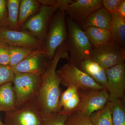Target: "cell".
I'll return each instance as SVG.
<instances>
[{
  "mask_svg": "<svg viewBox=\"0 0 125 125\" xmlns=\"http://www.w3.org/2000/svg\"><path fill=\"white\" fill-rule=\"evenodd\" d=\"M108 102L113 125H125V108L121 99Z\"/></svg>",
  "mask_w": 125,
  "mask_h": 125,
  "instance_id": "ffe728a7",
  "label": "cell"
},
{
  "mask_svg": "<svg viewBox=\"0 0 125 125\" xmlns=\"http://www.w3.org/2000/svg\"><path fill=\"white\" fill-rule=\"evenodd\" d=\"M78 68L106 89L107 79L105 70L97 62L90 59L81 62Z\"/></svg>",
  "mask_w": 125,
  "mask_h": 125,
  "instance_id": "9a60e30c",
  "label": "cell"
},
{
  "mask_svg": "<svg viewBox=\"0 0 125 125\" xmlns=\"http://www.w3.org/2000/svg\"><path fill=\"white\" fill-rule=\"evenodd\" d=\"M111 14L112 21L110 31L112 39L125 49V19L117 13Z\"/></svg>",
  "mask_w": 125,
  "mask_h": 125,
  "instance_id": "e0dca14e",
  "label": "cell"
},
{
  "mask_svg": "<svg viewBox=\"0 0 125 125\" xmlns=\"http://www.w3.org/2000/svg\"><path fill=\"white\" fill-rule=\"evenodd\" d=\"M122 0H103V7L111 14L117 13Z\"/></svg>",
  "mask_w": 125,
  "mask_h": 125,
  "instance_id": "f1b7e54d",
  "label": "cell"
},
{
  "mask_svg": "<svg viewBox=\"0 0 125 125\" xmlns=\"http://www.w3.org/2000/svg\"><path fill=\"white\" fill-rule=\"evenodd\" d=\"M52 61L43 50H37L12 68L15 74L29 73L41 76Z\"/></svg>",
  "mask_w": 125,
  "mask_h": 125,
  "instance_id": "8fae6325",
  "label": "cell"
},
{
  "mask_svg": "<svg viewBox=\"0 0 125 125\" xmlns=\"http://www.w3.org/2000/svg\"><path fill=\"white\" fill-rule=\"evenodd\" d=\"M8 26L7 0H0V28Z\"/></svg>",
  "mask_w": 125,
  "mask_h": 125,
  "instance_id": "83f0119b",
  "label": "cell"
},
{
  "mask_svg": "<svg viewBox=\"0 0 125 125\" xmlns=\"http://www.w3.org/2000/svg\"><path fill=\"white\" fill-rule=\"evenodd\" d=\"M111 21V14L103 7L94 12L80 26L83 30L93 27L110 30Z\"/></svg>",
  "mask_w": 125,
  "mask_h": 125,
  "instance_id": "5bb4252c",
  "label": "cell"
},
{
  "mask_svg": "<svg viewBox=\"0 0 125 125\" xmlns=\"http://www.w3.org/2000/svg\"><path fill=\"white\" fill-rule=\"evenodd\" d=\"M3 45H4V44H3Z\"/></svg>",
  "mask_w": 125,
  "mask_h": 125,
  "instance_id": "836d02e7",
  "label": "cell"
},
{
  "mask_svg": "<svg viewBox=\"0 0 125 125\" xmlns=\"http://www.w3.org/2000/svg\"><path fill=\"white\" fill-rule=\"evenodd\" d=\"M64 11L58 10L49 23L43 51L52 60L57 49L65 43L67 37Z\"/></svg>",
  "mask_w": 125,
  "mask_h": 125,
  "instance_id": "3957f363",
  "label": "cell"
},
{
  "mask_svg": "<svg viewBox=\"0 0 125 125\" xmlns=\"http://www.w3.org/2000/svg\"><path fill=\"white\" fill-rule=\"evenodd\" d=\"M5 44V43H4L1 42H0V46H1L3 44Z\"/></svg>",
  "mask_w": 125,
  "mask_h": 125,
  "instance_id": "d6a6232c",
  "label": "cell"
},
{
  "mask_svg": "<svg viewBox=\"0 0 125 125\" xmlns=\"http://www.w3.org/2000/svg\"><path fill=\"white\" fill-rule=\"evenodd\" d=\"M41 4L38 0H20L19 10V30L28 19L38 12Z\"/></svg>",
  "mask_w": 125,
  "mask_h": 125,
  "instance_id": "d6986e66",
  "label": "cell"
},
{
  "mask_svg": "<svg viewBox=\"0 0 125 125\" xmlns=\"http://www.w3.org/2000/svg\"><path fill=\"white\" fill-rule=\"evenodd\" d=\"M90 59L97 62L104 70L125 62V49L113 40L93 48Z\"/></svg>",
  "mask_w": 125,
  "mask_h": 125,
  "instance_id": "52a82bcc",
  "label": "cell"
},
{
  "mask_svg": "<svg viewBox=\"0 0 125 125\" xmlns=\"http://www.w3.org/2000/svg\"><path fill=\"white\" fill-rule=\"evenodd\" d=\"M58 9V5H41L38 12L28 19L19 30L28 31L45 44L49 23Z\"/></svg>",
  "mask_w": 125,
  "mask_h": 125,
  "instance_id": "8992f818",
  "label": "cell"
},
{
  "mask_svg": "<svg viewBox=\"0 0 125 125\" xmlns=\"http://www.w3.org/2000/svg\"><path fill=\"white\" fill-rule=\"evenodd\" d=\"M5 125H42L43 119L32 101L20 108L5 113Z\"/></svg>",
  "mask_w": 125,
  "mask_h": 125,
  "instance_id": "30bf717a",
  "label": "cell"
},
{
  "mask_svg": "<svg viewBox=\"0 0 125 125\" xmlns=\"http://www.w3.org/2000/svg\"><path fill=\"white\" fill-rule=\"evenodd\" d=\"M10 62L9 45L4 44L0 46V65H9Z\"/></svg>",
  "mask_w": 125,
  "mask_h": 125,
  "instance_id": "f546056e",
  "label": "cell"
},
{
  "mask_svg": "<svg viewBox=\"0 0 125 125\" xmlns=\"http://www.w3.org/2000/svg\"><path fill=\"white\" fill-rule=\"evenodd\" d=\"M0 42L9 46L43 50L44 44L32 34L24 30L0 28Z\"/></svg>",
  "mask_w": 125,
  "mask_h": 125,
  "instance_id": "ba28073f",
  "label": "cell"
},
{
  "mask_svg": "<svg viewBox=\"0 0 125 125\" xmlns=\"http://www.w3.org/2000/svg\"><path fill=\"white\" fill-rule=\"evenodd\" d=\"M18 109L12 82L0 86V112H8Z\"/></svg>",
  "mask_w": 125,
  "mask_h": 125,
  "instance_id": "2e32d148",
  "label": "cell"
},
{
  "mask_svg": "<svg viewBox=\"0 0 125 125\" xmlns=\"http://www.w3.org/2000/svg\"><path fill=\"white\" fill-rule=\"evenodd\" d=\"M20 1V0H7L9 29L19 30L18 20Z\"/></svg>",
  "mask_w": 125,
  "mask_h": 125,
  "instance_id": "44dd1931",
  "label": "cell"
},
{
  "mask_svg": "<svg viewBox=\"0 0 125 125\" xmlns=\"http://www.w3.org/2000/svg\"><path fill=\"white\" fill-rule=\"evenodd\" d=\"M90 117L94 125H113L108 102L102 109L94 112Z\"/></svg>",
  "mask_w": 125,
  "mask_h": 125,
  "instance_id": "603a6c76",
  "label": "cell"
},
{
  "mask_svg": "<svg viewBox=\"0 0 125 125\" xmlns=\"http://www.w3.org/2000/svg\"><path fill=\"white\" fill-rule=\"evenodd\" d=\"M103 7L101 0H77L69 5L65 12L80 25L94 12Z\"/></svg>",
  "mask_w": 125,
  "mask_h": 125,
  "instance_id": "4fadbf2b",
  "label": "cell"
},
{
  "mask_svg": "<svg viewBox=\"0 0 125 125\" xmlns=\"http://www.w3.org/2000/svg\"><path fill=\"white\" fill-rule=\"evenodd\" d=\"M65 125H94L90 116L75 111L68 116Z\"/></svg>",
  "mask_w": 125,
  "mask_h": 125,
  "instance_id": "cb8c5ba5",
  "label": "cell"
},
{
  "mask_svg": "<svg viewBox=\"0 0 125 125\" xmlns=\"http://www.w3.org/2000/svg\"><path fill=\"white\" fill-rule=\"evenodd\" d=\"M107 79L108 102L124 98L125 90V62L105 70Z\"/></svg>",
  "mask_w": 125,
  "mask_h": 125,
  "instance_id": "7c38bea8",
  "label": "cell"
},
{
  "mask_svg": "<svg viewBox=\"0 0 125 125\" xmlns=\"http://www.w3.org/2000/svg\"><path fill=\"white\" fill-rule=\"evenodd\" d=\"M70 115L61 111L53 113L42 119V125H65L66 121Z\"/></svg>",
  "mask_w": 125,
  "mask_h": 125,
  "instance_id": "d4e9b609",
  "label": "cell"
},
{
  "mask_svg": "<svg viewBox=\"0 0 125 125\" xmlns=\"http://www.w3.org/2000/svg\"><path fill=\"white\" fill-rule=\"evenodd\" d=\"M15 73L10 65H0V86L9 82H12Z\"/></svg>",
  "mask_w": 125,
  "mask_h": 125,
  "instance_id": "484cf974",
  "label": "cell"
},
{
  "mask_svg": "<svg viewBox=\"0 0 125 125\" xmlns=\"http://www.w3.org/2000/svg\"><path fill=\"white\" fill-rule=\"evenodd\" d=\"M69 57L65 43L57 49L48 67L41 76L39 90L32 102L42 119L60 111L59 103L62 93L56 67L61 58Z\"/></svg>",
  "mask_w": 125,
  "mask_h": 125,
  "instance_id": "6da1fadb",
  "label": "cell"
},
{
  "mask_svg": "<svg viewBox=\"0 0 125 125\" xmlns=\"http://www.w3.org/2000/svg\"><path fill=\"white\" fill-rule=\"evenodd\" d=\"M79 91V89L77 87L73 85H70L67 87V89L62 93L59 103L60 111L62 109L63 105Z\"/></svg>",
  "mask_w": 125,
  "mask_h": 125,
  "instance_id": "4316f807",
  "label": "cell"
},
{
  "mask_svg": "<svg viewBox=\"0 0 125 125\" xmlns=\"http://www.w3.org/2000/svg\"><path fill=\"white\" fill-rule=\"evenodd\" d=\"M83 30L90 41L93 48L104 45L112 40L111 32L108 30L90 27Z\"/></svg>",
  "mask_w": 125,
  "mask_h": 125,
  "instance_id": "ac0fdd59",
  "label": "cell"
},
{
  "mask_svg": "<svg viewBox=\"0 0 125 125\" xmlns=\"http://www.w3.org/2000/svg\"><path fill=\"white\" fill-rule=\"evenodd\" d=\"M41 76L29 73L15 74L12 83L18 109L35 98L40 87Z\"/></svg>",
  "mask_w": 125,
  "mask_h": 125,
  "instance_id": "277c9868",
  "label": "cell"
},
{
  "mask_svg": "<svg viewBox=\"0 0 125 125\" xmlns=\"http://www.w3.org/2000/svg\"><path fill=\"white\" fill-rule=\"evenodd\" d=\"M67 29L66 46L69 62L79 67L81 63L90 59L93 49L88 37L79 25L69 17L66 18Z\"/></svg>",
  "mask_w": 125,
  "mask_h": 125,
  "instance_id": "7a4b0ae2",
  "label": "cell"
},
{
  "mask_svg": "<svg viewBox=\"0 0 125 125\" xmlns=\"http://www.w3.org/2000/svg\"><path fill=\"white\" fill-rule=\"evenodd\" d=\"M0 125H5L4 123H3L1 120L0 117Z\"/></svg>",
  "mask_w": 125,
  "mask_h": 125,
  "instance_id": "1f68e13d",
  "label": "cell"
},
{
  "mask_svg": "<svg viewBox=\"0 0 125 125\" xmlns=\"http://www.w3.org/2000/svg\"><path fill=\"white\" fill-rule=\"evenodd\" d=\"M117 13L123 19H125V0H122L118 8Z\"/></svg>",
  "mask_w": 125,
  "mask_h": 125,
  "instance_id": "4dcf8cb0",
  "label": "cell"
},
{
  "mask_svg": "<svg viewBox=\"0 0 125 125\" xmlns=\"http://www.w3.org/2000/svg\"><path fill=\"white\" fill-rule=\"evenodd\" d=\"M61 84L67 87L73 85L80 90H102L104 88L99 85L85 72L74 65L68 62L56 70Z\"/></svg>",
  "mask_w": 125,
  "mask_h": 125,
  "instance_id": "5b68a950",
  "label": "cell"
},
{
  "mask_svg": "<svg viewBox=\"0 0 125 125\" xmlns=\"http://www.w3.org/2000/svg\"><path fill=\"white\" fill-rule=\"evenodd\" d=\"M81 97L80 105L75 111L90 116L94 112L102 109L108 102L107 90H79Z\"/></svg>",
  "mask_w": 125,
  "mask_h": 125,
  "instance_id": "9c48e42d",
  "label": "cell"
},
{
  "mask_svg": "<svg viewBox=\"0 0 125 125\" xmlns=\"http://www.w3.org/2000/svg\"><path fill=\"white\" fill-rule=\"evenodd\" d=\"M10 55L9 65L11 67L15 66L24 59L38 50L9 46Z\"/></svg>",
  "mask_w": 125,
  "mask_h": 125,
  "instance_id": "7402d4cb",
  "label": "cell"
}]
</instances>
